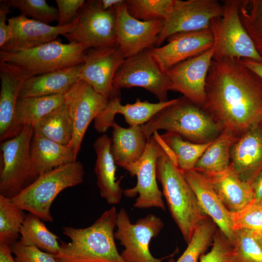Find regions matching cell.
Wrapping results in <instances>:
<instances>
[{"mask_svg":"<svg viewBox=\"0 0 262 262\" xmlns=\"http://www.w3.org/2000/svg\"><path fill=\"white\" fill-rule=\"evenodd\" d=\"M202 107L236 137L262 121V80L241 59L213 60Z\"/></svg>","mask_w":262,"mask_h":262,"instance_id":"cell-1","label":"cell"},{"mask_svg":"<svg viewBox=\"0 0 262 262\" xmlns=\"http://www.w3.org/2000/svg\"><path fill=\"white\" fill-rule=\"evenodd\" d=\"M117 211L113 206L91 225L84 228L64 227L63 233L70 242H62L56 262H127L117 251L114 230Z\"/></svg>","mask_w":262,"mask_h":262,"instance_id":"cell-2","label":"cell"},{"mask_svg":"<svg viewBox=\"0 0 262 262\" xmlns=\"http://www.w3.org/2000/svg\"><path fill=\"white\" fill-rule=\"evenodd\" d=\"M141 127L147 140L155 131L164 130L196 143L213 141L223 130L210 114L184 97L178 98Z\"/></svg>","mask_w":262,"mask_h":262,"instance_id":"cell-3","label":"cell"},{"mask_svg":"<svg viewBox=\"0 0 262 262\" xmlns=\"http://www.w3.org/2000/svg\"><path fill=\"white\" fill-rule=\"evenodd\" d=\"M156 174L171 215L188 244L196 228L208 216L200 207L182 171L164 149L157 160Z\"/></svg>","mask_w":262,"mask_h":262,"instance_id":"cell-4","label":"cell"},{"mask_svg":"<svg viewBox=\"0 0 262 262\" xmlns=\"http://www.w3.org/2000/svg\"><path fill=\"white\" fill-rule=\"evenodd\" d=\"M84 175V167L80 162L62 165L38 177L12 201L43 221L52 222L50 209L55 198L65 189L82 183Z\"/></svg>","mask_w":262,"mask_h":262,"instance_id":"cell-5","label":"cell"},{"mask_svg":"<svg viewBox=\"0 0 262 262\" xmlns=\"http://www.w3.org/2000/svg\"><path fill=\"white\" fill-rule=\"evenodd\" d=\"M33 125H27L0 146V195L13 198L37 177L32 166L31 141Z\"/></svg>","mask_w":262,"mask_h":262,"instance_id":"cell-6","label":"cell"},{"mask_svg":"<svg viewBox=\"0 0 262 262\" xmlns=\"http://www.w3.org/2000/svg\"><path fill=\"white\" fill-rule=\"evenodd\" d=\"M86 51L78 43L55 40L16 53L0 50V61L19 66L33 77L82 64Z\"/></svg>","mask_w":262,"mask_h":262,"instance_id":"cell-7","label":"cell"},{"mask_svg":"<svg viewBox=\"0 0 262 262\" xmlns=\"http://www.w3.org/2000/svg\"><path fill=\"white\" fill-rule=\"evenodd\" d=\"M223 15L213 19V60L248 58L262 62V57L244 28L239 14V0H222Z\"/></svg>","mask_w":262,"mask_h":262,"instance_id":"cell-8","label":"cell"},{"mask_svg":"<svg viewBox=\"0 0 262 262\" xmlns=\"http://www.w3.org/2000/svg\"><path fill=\"white\" fill-rule=\"evenodd\" d=\"M75 20L73 29L63 35L69 43H78L86 50L117 46L115 8L105 10L98 0L85 1Z\"/></svg>","mask_w":262,"mask_h":262,"instance_id":"cell-9","label":"cell"},{"mask_svg":"<svg viewBox=\"0 0 262 262\" xmlns=\"http://www.w3.org/2000/svg\"><path fill=\"white\" fill-rule=\"evenodd\" d=\"M163 143L160 135L155 131L147 140L142 157L137 162L123 167L132 177L136 176L137 178L134 187L123 190V195L128 198L138 195L133 205L135 208L165 210L163 192L158 187L156 174L157 160L164 149Z\"/></svg>","mask_w":262,"mask_h":262,"instance_id":"cell-10","label":"cell"},{"mask_svg":"<svg viewBox=\"0 0 262 262\" xmlns=\"http://www.w3.org/2000/svg\"><path fill=\"white\" fill-rule=\"evenodd\" d=\"M164 227L161 218L154 214H148L133 224L126 210L121 208L117 214L114 236L125 248L120 254L122 258L127 262H163L152 255L149 245Z\"/></svg>","mask_w":262,"mask_h":262,"instance_id":"cell-11","label":"cell"},{"mask_svg":"<svg viewBox=\"0 0 262 262\" xmlns=\"http://www.w3.org/2000/svg\"><path fill=\"white\" fill-rule=\"evenodd\" d=\"M113 85L117 90L140 87L154 94L159 101L168 100L169 79L148 49L124 60L115 75Z\"/></svg>","mask_w":262,"mask_h":262,"instance_id":"cell-12","label":"cell"},{"mask_svg":"<svg viewBox=\"0 0 262 262\" xmlns=\"http://www.w3.org/2000/svg\"><path fill=\"white\" fill-rule=\"evenodd\" d=\"M223 11L222 3L217 0H174L156 47L174 34L209 29L212 20L222 16Z\"/></svg>","mask_w":262,"mask_h":262,"instance_id":"cell-13","label":"cell"},{"mask_svg":"<svg viewBox=\"0 0 262 262\" xmlns=\"http://www.w3.org/2000/svg\"><path fill=\"white\" fill-rule=\"evenodd\" d=\"M109 99L96 92L80 79L64 95V102L73 123L74 131L68 145L77 156L91 122L106 107Z\"/></svg>","mask_w":262,"mask_h":262,"instance_id":"cell-14","label":"cell"},{"mask_svg":"<svg viewBox=\"0 0 262 262\" xmlns=\"http://www.w3.org/2000/svg\"><path fill=\"white\" fill-rule=\"evenodd\" d=\"M115 9L117 45L125 59L156 47L164 19L138 20L129 14L124 0Z\"/></svg>","mask_w":262,"mask_h":262,"instance_id":"cell-15","label":"cell"},{"mask_svg":"<svg viewBox=\"0 0 262 262\" xmlns=\"http://www.w3.org/2000/svg\"><path fill=\"white\" fill-rule=\"evenodd\" d=\"M125 58L118 45L114 47L86 50L80 79L109 100L120 98V90L113 85L115 75Z\"/></svg>","mask_w":262,"mask_h":262,"instance_id":"cell-16","label":"cell"},{"mask_svg":"<svg viewBox=\"0 0 262 262\" xmlns=\"http://www.w3.org/2000/svg\"><path fill=\"white\" fill-rule=\"evenodd\" d=\"M213 58L211 48L170 67L165 72L170 82V90L180 93L202 108L205 102L206 81Z\"/></svg>","mask_w":262,"mask_h":262,"instance_id":"cell-17","label":"cell"},{"mask_svg":"<svg viewBox=\"0 0 262 262\" xmlns=\"http://www.w3.org/2000/svg\"><path fill=\"white\" fill-rule=\"evenodd\" d=\"M7 21L12 37L0 47V50L9 53L26 50L55 40L59 35L71 32L75 25V19L66 26H51L21 14Z\"/></svg>","mask_w":262,"mask_h":262,"instance_id":"cell-18","label":"cell"},{"mask_svg":"<svg viewBox=\"0 0 262 262\" xmlns=\"http://www.w3.org/2000/svg\"><path fill=\"white\" fill-rule=\"evenodd\" d=\"M167 44L149 50L161 70L165 73L173 66L196 56L212 48L213 36L211 29L174 34Z\"/></svg>","mask_w":262,"mask_h":262,"instance_id":"cell-19","label":"cell"},{"mask_svg":"<svg viewBox=\"0 0 262 262\" xmlns=\"http://www.w3.org/2000/svg\"><path fill=\"white\" fill-rule=\"evenodd\" d=\"M182 172L204 213L215 223L233 246L235 241L234 213L224 205L205 174L195 169Z\"/></svg>","mask_w":262,"mask_h":262,"instance_id":"cell-20","label":"cell"},{"mask_svg":"<svg viewBox=\"0 0 262 262\" xmlns=\"http://www.w3.org/2000/svg\"><path fill=\"white\" fill-rule=\"evenodd\" d=\"M230 157L231 165L240 178L251 184L262 169V121L236 138Z\"/></svg>","mask_w":262,"mask_h":262,"instance_id":"cell-21","label":"cell"},{"mask_svg":"<svg viewBox=\"0 0 262 262\" xmlns=\"http://www.w3.org/2000/svg\"><path fill=\"white\" fill-rule=\"evenodd\" d=\"M177 100L178 98H175L164 102L151 103L137 98L134 103L122 105L120 98H113L109 100L106 107L95 119L94 128L99 132H105L115 122V116L116 114L123 115L130 126L142 125Z\"/></svg>","mask_w":262,"mask_h":262,"instance_id":"cell-22","label":"cell"},{"mask_svg":"<svg viewBox=\"0 0 262 262\" xmlns=\"http://www.w3.org/2000/svg\"><path fill=\"white\" fill-rule=\"evenodd\" d=\"M32 76L25 69L0 61V140L8 138L16 107L24 82Z\"/></svg>","mask_w":262,"mask_h":262,"instance_id":"cell-23","label":"cell"},{"mask_svg":"<svg viewBox=\"0 0 262 262\" xmlns=\"http://www.w3.org/2000/svg\"><path fill=\"white\" fill-rule=\"evenodd\" d=\"M112 139L103 134L96 139L93 147L97 154L94 168L97 184L102 197L110 204L119 203L123 194L120 180H116V164L111 152Z\"/></svg>","mask_w":262,"mask_h":262,"instance_id":"cell-24","label":"cell"},{"mask_svg":"<svg viewBox=\"0 0 262 262\" xmlns=\"http://www.w3.org/2000/svg\"><path fill=\"white\" fill-rule=\"evenodd\" d=\"M205 175L230 212H239L253 203L254 195L251 184L242 180L231 164L223 172Z\"/></svg>","mask_w":262,"mask_h":262,"instance_id":"cell-25","label":"cell"},{"mask_svg":"<svg viewBox=\"0 0 262 262\" xmlns=\"http://www.w3.org/2000/svg\"><path fill=\"white\" fill-rule=\"evenodd\" d=\"M82 64L30 78L24 82L19 98L66 94L80 80Z\"/></svg>","mask_w":262,"mask_h":262,"instance_id":"cell-26","label":"cell"},{"mask_svg":"<svg viewBox=\"0 0 262 262\" xmlns=\"http://www.w3.org/2000/svg\"><path fill=\"white\" fill-rule=\"evenodd\" d=\"M31 155L33 170L37 178L59 166L76 161L77 157L69 146L54 142L34 131Z\"/></svg>","mask_w":262,"mask_h":262,"instance_id":"cell-27","label":"cell"},{"mask_svg":"<svg viewBox=\"0 0 262 262\" xmlns=\"http://www.w3.org/2000/svg\"><path fill=\"white\" fill-rule=\"evenodd\" d=\"M111 152L116 165L123 168L134 163L144 154L147 140L141 125L124 128L115 122Z\"/></svg>","mask_w":262,"mask_h":262,"instance_id":"cell-28","label":"cell"},{"mask_svg":"<svg viewBox=\"0 0 262 262\" xmlns=\"http://www.w3.org/2000/svg\"><path fill=\"white\" fill-rule=\"evenodd\" d=\"M64 95L18 98L7 139L16 135L26 126H34L60 106L64 102Z\"/></svg>","mask_w":262,"mask_h":262,"instance_id":"cell-29","label":"cell"},{"mask_svg":"<svg viewBox=\"0 0 262 262\" xmlns=\"http://www.w3.org/2000/svg\"><path fill=\"white\" fill-rule=\"evenodd\" d=\"M236 137L223 129L196 162L194 169L204 174L223 172L231 164L230 149Z\"/></svg>","mask_w":262,"mask_h":262,"instance_id":"cell-30","label":"cell"},{"mask_svg":"<svg viewBox=\"0 0 262 262\" xmlns=\"http://www.w3.org/2000/svg\"><path fill=\"white\" fill-rule=\"evenodd\" d=\"M33 128L35 132L57 143L68 146L73 137L74 127L64 101L38 121Z\"/></svg>","mask_w":262,"mask_h":262,"instance_id":"cell-31","label":"cell"},{"mask_svg":"<svg viewBox=\"0 0 262 262\" xmlns=\"http://www.w3.org/2000/svg\"><path fill=\"white\" fill-rule=\"evenodd\" d=\"M18 242L24 246H33L53 255L59 251L58 237L50 231L38 216L29 213L20 229Z\"/></svg>","mask_w":262,"mask_h":262,"instance_id":"cell-32","label":"cell"},{"mask_svg":"<svg viewBox=\"0 0 262 262\" xmlns=\"http://www.w3.org/2000/svg\"><path fill=\"white\" fill-rule=\"evenodd\" d=\"M160 136L176 155L178 167L182 171L194 169L196 162L213 142L193 143L168 131Z\"/></svg>","mask_w":262,"mask_h":262,"instance_id":"cell-33","label":"cell"},{"mask_svg":"<svg viewBox=\"0 0 262 262\" xmlns=\"http://www.w3.org/2000/svg\"><path fill=\"white\" fill-rule=\"evenodd\" d=\"M24 211L11 198L0 195V244L11 246L18 241L26 215Z\"/></svg>","mask_w":262,"mask_h":262,"instance_id":"cell-34","label":"cell"},{"mask_svg":"<svg viewBox=\"0 0 262 262\" xmlns=\"http://www.w3.org/2000/svg\"><path fill=\"white\" fill-rule=\"evenodd\" d=\"M241 21L262 57V0H239Z\"/></svg>","mask_w":262,"mask_h":262,"instance_id":"cell-35","label":"cell"},{"mask_svg":"<svg viewBox=\"0 0 262 262\" xmlns=\"http://www.w3.org/2000/svg\"><path fill=\"white\" fill-rule=\"evenodd\" d=\"M217 229L215 223L209 217L196 228L188 246L181 256L174 262H197L200 256L213 243Z\"/></svg>","mask_w":262,"mask_h":262,"instance_id":"cell-36","label":"cell"},{"mask_svg":"<svg viewBox=\"0 0 262 262\" xmlns=\"http://www.w3.org/2000/svg\"><path fill=\"white\" fill-rule=\"evenodd\" d=\"M174 0H127L126 6L134 18L143 21L166 20L169 16Z\"/></svg>","mask_w":262,"mask_h":262,"instance_id":"cell-37","label":"cell"},{"mask_svg":"<svg viewBox=\"0 0 262 262\" xmlns=\"http://www.w3.org/2000/svg\"><path fill=\"white\" fill-rule=\"evenodd\" d=\"M233 248L234 262H262V249L252 230L235 229Z\"/></svg>","mask_w":262,"mask_h":262,"instance_id":"cell-38","label":"cell"},{"mask_svg":"<svg viewBox=\"0 0 262 262\" xmlns=\"http://www.w3.org/2000/svg\"><path fill=\"white\" fill-rule=\"evenodd\" d=\"M11 7L18 9L21 14L48 24L58 21V9L48 4L46 0H7Z\"/></svg>","mask_w":262,"mask_h":262,"instance_id":"cell-39","label":"cell"},{"mask_svg":"<svg viewBox=\"0 0 262 262\" xmlns=\"http://www.w3.org/2000/svg\"><path fill=\"white\" fill-rule=\"evenodd\" d=\"M199 262H234L233 246L219 229L213 235L211 249L200 256Z\"/></svg>","mask_w":262,"mask_h":262,"instance_id":"cell-40","label":"cell"},{"mask_svg":"<svg viewBox=\"0 0 262 262\" xmlns=\"http://www.w3.org/2000/svg\"><path fill=\"white\" fill-rule=\"evenodd\" d=\"M233 213L234 230L244 229L262 232V205L252 203Z\"/></svg>","mask_w":262,"mask_h":262,"instance_id":"cell-41","label":"cell"},{"mask_svg":"<svg viewBox=\"0 0 262 262\" xmlns=\"http://www.w3.org/2000/svg\"><path fill=\"white\" fill-rule=\"evenodd\" d=\"M17 262H56L53 255L45 252L33 246H24L18 241L11 246Z\"/></svg>","mask_w":262,"mask_h":262,"instance_id":"cell-42","label":"cell"},{"mask_svg":"<svg viewBox=\"0 0 262 262\" xmlns=\"http://www.w3.org/2000/svg\"><path fill=\"white\" fill-rule=\"evenodd\" d=\"M84 0H56L59 14L57 26L67 25L73 22Z\"/></svg>","mask_w":262,"mask_h":262,"instance_id":"cell-43","label":"cell"},{"mask_svg":"<svg viewBox=\"0 0 262 262\" xmlns=\"http://www.w3.org/2000/svg\"><path fill=\"white\" fill-rule=\"evenodd\" d=\"M11 7L7 0L0 1V47H2L12 37V32L8 24H6L8 14L12 13Z\"/></svg>","mask_w":262,"mask_h":262,"instance_id":"cell-44","label":"cell"},{"mask_svg":"<svg viewBox=\"0 0 262 262\" xmlns=\"http://www.w3.org/2000/svg\"><path fill=\"white\" fill-rule=\"evenodd\" d=\"M254 195L253 204L262 205V169L251 184Z\"/></svg>","mask_w":262,"mask_h":262,"instance_id":"cell-45","label":"cell"},{"mask_svg":"<svg viewBox=\"0 0 262 262\" xmlns=\"http://www.w3.org/2000/svg\"><path fill=\"white\" fill-rule=\"evenodd\" d=\"M241 61L244 65L262 80V62L248 58H241Z\"/></svg>","mask_w":262,"mask_h":262,"instance_id":"cell-46","label":"cell"},{"mask_svg":"<svg viewBox=\"0 0 262 262\" xmlns=\"http://www.w3.org/2000/svg\"><path fill=\"white\" fill-rule=\"evenodd\" d=\"M12 254L10 246L0 244V262H17Z\"/></svg>","mask_w":262,"mask_h":262,"instance_id":"cell-47","label":"cell"},{"mask_svg":"<svg viewBox=\"0 0 262 262\" xmlns=\"http://www.w3.org/2000/svg\"><path fill=\"white\" fill-rule=\"evenodd\" d=\"M100 6L105 10L115 8L122 0H98Z\"/></svg>","mask_w":262,"mask_h":262,"instance_id":"cell-48","label":"cell"},{"mask_svg":"<svg viewBox=\"0 0 262 262\" xmlns=\"http://www.w3.org/2000/svg\"><path fill=\"white\" fill-rule=\"evenodd\" d=\"M253 233L256 242L262 249V232L253 231Z\"/></svg>","mask_w":262,"mask_h":262,"instance_id":"cell-49","label":"cell"}]
</instances>
